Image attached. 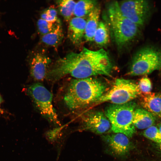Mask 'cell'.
Here are the masks:
<instances>
[{
    "label": "cell",
    "instance_id": "52a82bcc",
    "mask_svg": "<svg viewBox=\"0 0 161 161\" xmlns=\"http://www.w3.org/2000/svg\"><path fill=\"white\" fill-rule=\"evenodd\" d=\"M28 92L40 114L50 123L60 126L58 115L52 104L51 93L38 83L30 86Z\"/></svg>",
    "mask_w": 161,
    "mask_h": 161
},
{
    "label": "cell",
    "instance_id": "ffe728a7",
    "mask_svg": "<svg viewBox=\"0 0 161 161\" xmlns=\"http://www.w3.org/2000/svg\"><path fill=\"white\" fill-rule=\"evenodd\" d=\"M61 24L59 19L55 21H50L40 18L37 21V25L39 33L43 35L53 31Z\"/></svg>",
    "mask_w": 161,
    "mask_h": 161
},
{
    "label": "cell",
    "instance_id": "9a60e30c",
    "mask_svg": "<svg viewBox=\"0 0 161 161\" xmlns=\"http://www.w3.org/2000/svg\"><path fill=\"white\" fill-rule=\"evenodd\" d=\"M100 9L96 6L88 15L86 21L84 38L87 41H93V38L99 21Z\"/></svg>",
    "mask_w": 161,
    "mask_h": 161
},
{
    "label": "cell",
    "instance_id": "6da1fadb",
    "mask_svg": "<svg viewBox=\"0 0 161 161\" xmlns=\"http://www.w3.org/2000/svg\"><path fill=\"white\" fill-rule=\"evenodd\" d=\"M112 67L109 56L104 49L92 50L84 47L79 53L72 52L58 59L48 76L55 81L67 75L75 79L98 75L110 76Z\"/></svg>",
    "mask_w": 161,
    "mask_h": 161
},
{
    "label": "cell",
    "instance_id": "8fae6325",
    "mask_svg": "<svg viewBox=\"0 0 161 161\" xmlns=\"http://www.w3.org/2000/svg\"><path fill=\"white\" fill-rule=\"evenodd\" d=\"M51 62L50 59L43 54L36 53L31 60L30 71L31 76L37 81L43 80L47 74V70Z\"/></svg>",
    "mask_w": 161,
    "mask_h": 161
},
{
    "label": "cell",
    "instance_id": "d4e9b609",
    "mask_svg": "<svg viewBox=\"0 0 161 161\" xmlns=\"http://www.w3.org/2000/svg\"><path fill=\"white\" fill-rule=\"evenodd\" d=\"M157 128L161 134V123L158 124Z\"/></svg>",
    "mask_w": 161,
    "mask_h": 161
},
{
    "label": "cell",
    "instance_id": "44dd1931",
    "mask_svg": "<svg viewBox=\"0 0 161 161\" xmlns=\"http://www.w3.org/2000/svg\"><path fill=\"white\" fill-rule=\"evenodd\" d=\"M142 134L146 138L161 144V134L157 127L154 126H151L145 129Z\"/></svg>",
    "mask_w": 161,
    "mask_h": 161
},
{
    "label": "cell",
    "instance_id": "30bf717a",
    "mask_svg": "<svg viewBox=\"0 0 161 161\" xmlns=\"http://www.w3.org/2000/svg\"><path fill=\"white\" fill-rule=\"evenodd\" d=\"M129 137L120 133L103 136L102 138L112 151L117 155L126 154L131 148V143Z\"/></svg>",
    "mask_w": 161,
    "mask_h": 161
},
{
    "label": "cell",
    "instance_id": "4316f807",
    "mask_svg": "<svg viewBox=\"0 0 161 161\" xmlns=\"http://www.w3.org/2000/svg\"><path fill=\"white\" fill-rule=\"evenodd\" d=\"M160 149L161 150V144H160Z\"/></svg>",
    "mask_w": 161,
    "mask_h": 161
},
{
    "label": "cell",
    "instance_id": "d6986e66",
    "mask_svg": "<svg viewBox=\"0 0 161 161\" xmlns=\"http://www.w3.org/2000/svg\"><path fill=\"white\" fill-rule=\"evenodd\" d=\"M60 13L64 20L70 21L74 13L76 2L72 0H59L56 1Z\"/></svg>",
    "mask_w": 161,
    "mask_h": 161
},
{
    "label": "cell",
    "instance_id": "277c9868",
    "mask_svg": "<svg viewBox=\"0 0 161 161\" xmlns=\"http://www.w3.org/2000/svg\"><path fill=\"white\" fill-rule=\"evenodd\" d=\"M136 103L131 101L121 104H111L105 110L104 114L109 120L112 131L132 137L136 132L132 122Z\"/></svg>",
    "mask_w": 161,
    "mask_h": 161
},
{
    "label": "cell",
    "instance_id": "e0dca14e",
    "mask_svg": "<svg viewBox=\"0 0 161 161\" xmlns=\"http://www.w3.org/2000/svg\"><path fill=\"white\" fill-rule=\"evenodd\" d=\"M97 3L95 0H79L75 4L73 14L76 17L83 18L95 8Z\"/></svg>",
    "mask_w": 161,
    "mask_h": 161
},
{
    "label": "cell",
    "instance_id": "8992f818",
    "mask_svg": "<svg viewBox=\"0 0 161 161\" xmlns=\"http://www.w3.org/2000/svg\"><path fill=\"white\" fill-rule=\"evenodd\" d=\"M142 92L138 84L131 80L117 79L110 90L95 103L109 102L121 104L132 101L140 96Z\"/></svg>",
    "mask_w": 161,
    "mask_h": 161
},
{
    "label": "cell",
    "instance_id": "3957f363",
    "mask_svg": "<svg viewBox=\"0 0 161 161\" xmlns=\"http://www.w3.org/2000/svg\"><path fill=\"white\" fill-rule=\"evenodd\" d=\"M106 14L113 39L119 49L129 44L138 35L140 27L122 14L117 1L108 4Z\"/></svg>",
    "mask_w": 161,
    "mask_h": 161
},
{
    "label": "cell",
    "instance_id": "ac0fdd59",
    "mask_svg": "<svg viewBox=\"0 0 161 161\" xmlns=\"http://www.w3.org/2000/svg\"><path fill=\"white\" fill-rule=\"evenodd\" d=\"M93 41L97 44L100 46H105L109 43V30L104 22L102 21L99 22L94 35Z\"/></svg>",
    "mask_w": 161,
    "mask_h": 161
},
{
    "label": "cell",
    "instance_id": "4fadbf2b",
    "mask_svg": "<svg viewBox=\"0 0 161 161\" xmlns=\"http://www.w3.org/2000/svg\"><path fill=\"white\" fill-rule=\"evenodd\" d=\"M86 21L83 18L75 17L69 21L68 37L74 44L78 45L84 37Z\"/></svg>",
    "mask_w": 161,
    "mask_h": 161
},
{
    "label": "cell",
    "instance_id": "5bb4252c",
    "mask_svg": "<svg viewBox=\"0 0 161 161\" xmlns=\"http://www.w3.org/2000/svg\"><path fill=\"white\" fill-rule=\"evenodd\" d=\"M155 117L151 113L143 108H136L133 116V123L135 127L139 129H146L153 126Z\"/></svg>",
    "mask_w": 161,
    "mask_h": 161
},
{
    "label": "cell",
    "instance_id": "484cf974",
    "mask_svg": "<svg viewBox=\"0 0 161 161\" xmlns=\"http://www.w3.org/2000/svg\"><path fill=\"white\" fill-rule=\"evenodd\" d=\"M2 101V99L1 95H0V104L1 103Z\"/></svg>",
    "mask_w": 161,
    "mask_h": 161
},
{
    "label": "cell",
    "instance_id": "5b68a950",
    "mask_svg": "<svg viewBox=\"0 0 161 161\" xmlns=\"http://www.w3.org/2000/svg\"><path fill=\"white\" fill-rule=\"evenodd\" d=\"M161 69V50L147 46L139 50L134 55L128 74L131 76L145 75Z\"/></svg>",
    "mask_w": 161,
    "mask_h": 161
},
{
    "label": "cell",
    "instance_id": "7a4b0ae2",
    "mask_svg": "<svg viewBox=\"0 0 161 161\" xmlns=\"http://www.w3.org/2000/svg\"><path fill=\"white\" fill-rule=\"evenodd\" d=\"M106 89L104 82L95 77L75 79L68 87L64 103L70 110H79L96 102Z\"/></svg>",
    "mask_w": 161,
    "mask_h": 161
},
{
    "label": "cell",
    "instance_id": "cb8c5ba5",
    "mask_svg": "<svg viewBox=\"0 0 161 161\" xmlns=\"http://www.w3.org/2000/svg\"><path fill=\"white\" fill-rule=\"evenodd\" d=\"M141 92L144 93L150 92L152 89L151 82L147 77H144L139 80L138 84Z\"/></svg>",
    "mask_w": 161,
    "mask_h": 161
},
{
    "label": "cell",
    "instance_id": "9c48e42d",
    "mask_svg": "<svg viewBox=\"0 0 161 161\" xmlns=\"http://www.w3.org/2000/svg\"><path fill=\"white\" fill-rule=\"evenodd\" d=\"M83 129L97 134L107 131L111 128L110 122L105 114L99 111H90L81 116Z\"/></svg>",
    "mask_w": 161,
    "mask_h": 161
},
{
    "label": "cell",
    "instance_id": "2e32d148",
    "mask_svg": "<svg viewBox=\"0 0 161 161\" xmlns=\"http://www.w3.org/2000/svg\"><path fill=\"white\" fill-rule=\"evenodd\" d=\"M63 37V30L61 24L53 31L42 35L41 41L46 45L55 47L61 43Z\"/></svg>",
    "mask_w": 161,
    "mask_h": 161
},
{
    "label": "cell",
    "instance_id": "7402d4cb",
    "mask_svg": "<svg viewBox=\"0 0 161 161\" xmlns=\"http://www.w3.org/2000/svg\"><path fill=\"white\" fill-rule=\"evenodd\" d=\"M41 18L50 21H55L59 19L57 10L52 8H49L44 11L41 15Z\"/></svg>",
    "mask_w": 161,
    "mask_h": 161
},
{
    "label": "cell",
    "instance_id": "603a6c76",
    "mask_svg": "<svg viewBox=\"0 0 161 161\" xmlns=\"http://www.w3.org/2000/svg\"><path fill=\"white\" fill-rule=\"evenodd\" d=\"M63 126H58L47 131L45 133V136L47 140L51 142L56 141L60 135Z\"/></svg>",
    "mask_w": 161,
    "mask_h": 161
},
{
    "label": "cell",
    "instance_id": "7c38bea8",
    "mask_svg": "<svg viewBox=\"0 0 161 161\" xmlns=\"http://www.w3.org/2000/svg\"><path fill=\"white\" fill-rule=\"evenodd\" d=\"M143 93L140 95L141 106L154 116H161V92Z\"/></svg>",
    "mask_w": 161,
    "mask_h": 161
},
{
    "label": "cell",
    "instance_id": "ba28073f",
    "mask_svg": "<svg viewBox=\"0 0 161 161\" xmlns=\"http://www.w3.org/2000/svg\"><path fill=\"white\" fill-rule=\"evenodd\" d=\"M122 14L140 28L145 24L150 12L149 2L147 1L131 0L118 2Z\"/></svg>",
    "mask_w": 161,
    "mask_h": 161
}]
</instances>
